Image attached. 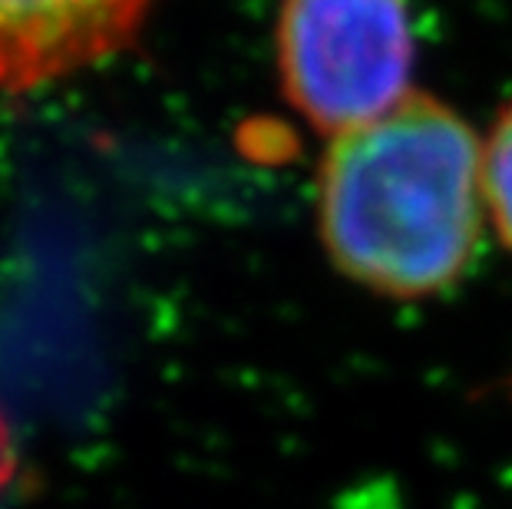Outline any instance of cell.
I'll use <instances>...</instances> for the list:
<instances>
[{
  "instance_id": "6da1fadb",
  "label": "cell",
  "mask_w": 512,
  "mask_h": 509,
  "mask_svg": "<svg viewBox=\"0 0 512 509\" xmlns=\"http://www.w3.org/2000/svg\"><path fill=\"white\" fill-rule=\"evenodd\" d=\"M483 209V146L427 93L337 136L321 162V242L337 272L387 298H427L463 278Z\"/></svg>"
},
{
  "instance_id": "7a4b0ae2",
  "label": "cell",
  "mask_w": 512,
  "mask_h": 509,
  "mask_svg": "<svg viewBox=\"0 0 512 509\" xmlns=\"http://www.w3.org/2000/svg\"><path fill=\"white\" fill-rule=\"evenodd\" d=\"M413 67L407 0H285L278 70L314 129L344 136L403 100Z\"/></svg>"
},
{
  "instance_id": "3957f363",
  "label": "cell",
  "mask_w": 512,
  "mask_h": 509,
  "mask_svg": "<svg viewBox=\"0 0 512 509\" xmlns=\"http://www.w3.org/2000/svg\"><path fill=\"white\" fill-rule=\"evenodd\" d=\"M156 0H0V90L20 93L113 57Z\"/></svg>"
},
{
  "instance_id": "277c9868",
  "label": "cell",
  "mask_w": 512,
  "mask_h": 509,
  "mask_svg": "<svg viewBox=\"0 0 512 509\" xmlns=\"http://www.w3.org/2000/svg\"><path fill=\"white\" fill-rule=\"evenodd\" d=\"M483 199L499 242L512 252V103L499 113L483 146Z\"/></svg>"
},
{
  "instance_id": "5b68a950",
  "label": "cell",
  "mask_w": 512,
  "mask_h": 509,
  "mask_svg": "<svg viewBox=\"0 0 512 509\" xmlns=\"http://www.w3.org/2000/svg\"><path fill=\"white\" fill-rule=\"evenodd\" d=\"M10 470H14V460H10V443H7V433L0 427V483H7Z\"/></svg>"
}]
</instances>
